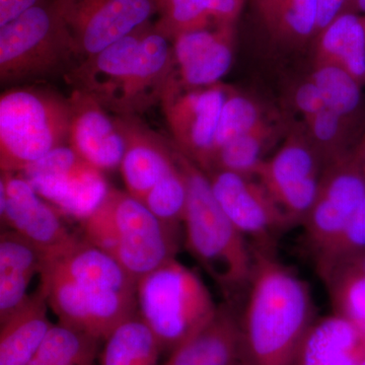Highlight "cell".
<instances>
[{
    "instance_id": "7402d4cb",
    "label": "cell",
    "mask_w": 365,
    "mask_h": 365,
    "mask_svg": "<svg viewBox=\"0 0 365 365\" xmlns=\"http://www.w3.org/2000/svg\"><path fill=\"white\" fill-rule=\"evenodd\" d=\"M45 254L14 230L0 237V323L29 299L31 281L42 270Z\"/></svg>"
},
{
    "instance_id": "484cf974",
    "label": "cell",
    "mask_w": 365,
    "mask_h": 365,
    "mask_svg": "<svg viewBox=\"0 0 365 365\" xmlns=\"http://www.w3.org/2000/svg\"><path fill=\"white\" fill-rule=\"evenodd\" d=\"M271 37L287 45H302L316 33L318 0H255Z\"/></svg>"
},
{
    "instance_id": "2e32d148",
    "label": "cell",
    "mask_w": 365,
    "mask_h": 365,
    "mask_svg": "<svg viewBox=\"0 0 365 365\" xmlns=\"http://www.w3.org/2000/svg\"><path fill=\"white\" fill-rule=\"evenodd\" d=\"M232 30V26H222L174 38V79L178 85L198 88L220 83L234 60Z\"/></svg>"
},
{
    "instance_id": "5bb4252c",
    "label": "cell",
    "mask_w": 365,
    "mask_h": 365,
    "mask_svg": "<svg viewBox=\"0 0 365 365\" xmlns=\"http://www.w3.org/2000/svg\"><path fill=\"white\" fill-rule=\"evenodd\" d=\"M1 220L16 234L41 250L45 256L66 249L78 237L72 235L61 213L45 202L23 176L1 173Z\"/></svg>"
},
{
    "instance_id": "f1b7e54d",
    "label": "cell",
    "mask_w": 365,
    "mask_h": 365,
    "mask_svg": "<svg viewBox=\"0 0 365 365\" xmlns=\"http://www.w3.org/2000/svg\"><path fill=\"white\" fill-rule=\"evenodd\" d=\"M98 341L61 324L53 326L29 365H93Z\"/></svg>"
},
{
    "instance_id": "ba28073f",
    "label": "cell",
    "mask_w": 365,
    "mask_h": 365,
    "mask_svg": "<svg viewBox=\"0 0 365 365\" xmlns=\"http://www.w3.org/2000/svg\"><path fill=\"white\" fill-rule=\"evenodd\" d=\"M23 177L61 215L83 222L104 200L110 187L102 170L61 145L21 172Z\"/></svg>"
},
{
    "instance_id": "4fadbf2b",
    "label": "cell",
    "mask_w": 365,
    "mask_h": 365,
    "mask_svg": "<svg viewBox=\"0 0 365 365\" xmlns=\"http://www.w3.org/2000/svg\"><path fill=\"white\" fill-rule=\"evenodd\" d=\"M365 199V177L354 151L327 163L318 197L302 223L314 254L332 242Z\"/></svg>"
},
{
    "instance_id": "836d02e7",
    "label": "cell",
    "mask_w": 365,
    "mask_h": 365,
    "mask_svg": "<svg viewBox=\"0 0 365 365\" xmlns=\"http://www.w3.org/2000/svg\"><path fill=\"white\" fill-rule=\"evenodd\" d=\"M365 250V199L344 228L332 242L319 250L316 257L317 271Z\"/></svg>"
},
{
    "instance_id": "8fae6325",
    "label": "cell",
    "mask_w": 365,
    "mask_h": 365,
    "mask_svg": "<svg viewBox=\"0 0 365 365\" xmlns=\"http://www.w3.org/2000/svg\"><path fill=\"white\" fill-rule=\"evenodd\" d=\"M216 201L252 248L275 253L281 235L294 227L268 190L254 177L222 170L206 172Z\"/></svg>"
},
{
    "instance_id": "ffe728a7",
    "label": "cell",
    "mask_w": 365,
    "mask_h": 365,
    "mask_svg": "<svg viewBox=\"0 0 365 365\" xmlns=\"http://www.w3.org/2000/svg\"><path fill=\"white\" fill-rule=\"evenodd\" d=\"M365 357V326L340 314L314 319L292 365H359Z\"/></svg>"
},
{
    "instance_id": "83f0119b",
    "label": "cell",
    "mask_w": 365,
    "mask_h": 365,
    "mask_svg": "<svg viewBox=\"0 0 365 365\" xmlns=\"http://www.w3.org/2000/svg\"><path fill=\"white\" fill-rule=\"evenodd\" d=\"M277 129V126L264 119L253 130L237 137L218 150L206 172L222 170L255 178L259 167L265 160L266 151L275 140Z\"/></svg>"
},
{
    "instance_id": "74e56055",
    "label": "cell",
    "mask_w": 365,
    "mask_h": 365,
    "mask_svg": "<svg viewBox=\"0 0 365 365\" xmlns=\"http://www.w3.org/2000/svg\"><path fill=\"white\" fill-rule=\"evenodd\" d=\"M48 0H0V28Z\"/></svg>"
},
{
    "instance_id": "4dcf8cb0",
    "label": "cell",
    "mask_w": 365,
    "mask_h": 365,
    "mask_svg": "<svg viewBox=\"0 0 365 365\" xmlns=\"http://www.w3.org/2000/svg\"><path fill=\"white\" fill-rule=\"evenodd\" d=\"M264 119L260 106L253 98L228 91L216 128L210 165L216 153L225 144L253 130Z\"/></svg>"
},
{
    "instance_id": "f35d334b",
    "label": "cell",
    "mask_w": 365,
    "mask_h": 365,
    "mask_svg": "<svg viewBox=\"0 0 365 365\" xmlns=\"http://www.w3.org/2000/svg\"><path fill=\"white\" fill-rule=\"evenodd\" d=\"M346 1L347 0H318V18L314 36L322 32L342 13Z\"/></svg>"
},
{
    "instance_id": "9a60e30c",
    "label": "cell",
    "mask_w": 365,
    "mask_h": 365,
    "mask_svg": "<svg viewBox=\"0 0 365 365\" xmlns=\"http://www.w3.org/2000/svg\"><path fill=\"white\" fill-rule=\"evenodd\" d=\"M71 128L68 144L93 167L105 172L120 167L125 153L123 134L104 106L86 91L76 90L68 98Z\"/></svg>"
},
{
    "instance_id": "3957f363",
    "label": "cell",
    "mask_w": 365,
    "mask_h": 365,
    "mask_svg": "<svg viewBox=\"0 0 365 365\" xmlns=\"http://www.w3.org/2000/svg\"><path fill=\"white\" fill-rule=\"evenodd\" d=\"M176 148V146H175ZM187 184L186 247L228 302L248 290L254 268L252 248L216 201L206 173L176 148Z\"/></svg>"
},
{
    "instance_id": "6da1fadb",
    "label": "cell",
    "mask_w": 365,
    "mask_h": 365,
    "mask_svg": "<svg viewBox=\"0 0 365 365\" xmlns=\"http://www.w3.org/2000/svg\"><path fill=\"white\" fill-rule=\"evenodd\" d=\"M40 279L59 324L98 340L138 313L137 281L86 239L45 256Z\"/></svg>"
},
{
    "instance_id": "44dd1931",
    "label": "cell",
    "mask_w": 365,
    "mask_h": 365,
    "mask_svg": "<svg viewBox=\"0 0 365 365\" xmlns=\"http://www.w3.org/2000/svg\"><path fill=\"white\" fill-rule=\"evenodd\" d=\"M165 365H241V324L232 302L170 353Z\"/></svg>"
},
{
    "instance_id": "7a4b0ae2",
    "label": "cell",
    "mask_w": 365,
    "mask_h": 365,
    "mask_svg": "<svg viewBox=\"0 0 365 365\" xmlns=\"http://www.w3.org/2000/svg\"><path fill=\"white\" fill-rule=\"evenodd\" d=\"M254 268L241 324V365H292L314 321L307 282L276 259L252 248Z\"/></svg>"
},
{
    "instance_id": "603a6c76",
    "label": "cell",
    "mask_w": 365,
    "mask_h": 365,
    "mask_svg": "<svg viewBox=\"0 0 365 365\" xmlns=\"http://www.w3.org/2000/svg\"><path fill=\"white\" fill-rule=\"evenodd\" d=\"M41 288L30 294L0 330V365H29L53 326Z\"/></svg>"
},
{
    "instance_id": "8d00e7d4",
    "label": "cell",
    "mask_w": 365,
    "mask_h": 365,
    "mask_svg": "<svg viewBox=\"0 0 365 365\" xmlns=\"http://www.w3.org/2000/svg\"><path fill=\"white\" fill-rule=\"evenodd\" d=\"M294 103L297 111L302 113L304 118L312 116L326 108L321 91L312 79L297 86L294 91Z\"/></svg>"
},
{
    "instance_id": "1f68e13d",
    "label": "cell",
    "mask_w": 365,
    "mask_h": 365,
    "mask_svg": "<svg viewBox=\"0 0 365 365\" xmlns=\"http://www.w3.org/2000/svg\"><path fill=\"white\" fill-rule=\"evenodd\" d=\"M143 203L160 222L173 230H179L187 204L186 180L179 163L176 169L163 177L150 190Z\"/></svg>"
},
{
    "instance_id": "60d3db41",
    "label": "cell",
    "mask_w": 365,
    "mask_h": 365,
    "mask_svg": "<svg viewBox=\"0 0 365 365\" xmlns=\"http://www.w3.org/2000/svg\"><path fill=\"white\" fill-rule=\"evenodd\" d=\"M355 155H356L357 160L361 167L362 173H364L365 177V137L362 139L361 143L357 146L356 150H354Z\"/></svg>"
},
{
    "instance_id": "d6a6232c",
    "label": "cell",
    "mask_w": 365,
    "mask_h": 365,
    "mask_svg": "<svg viewBox=\"0 0 365 365\" xmlns=\"http://www.w3.org/2000/svg\"><path fill=\"white\" fill-rule=\"evenodd\" d=\"M304 121L309 137H311L309 141L327 162L347 153L341 145L344 140L343 137L349 120L328 108H324L316 114L304 118Z\"/></svg>"
},
{
    "instance_id": "d590c367",
    "label": "cell",
    "mask_w": 365,
    "mask_h": 365,
    "mask_svg": "<svg viewBox=\"0 0 365 365\" xmlns=\"http://www.w3.org/2000/svg\"><path fill=\"white\" fill-rule=\"evenodd\" d=\"M324 283L365 276V250L318 271Z\"/></svg>"
},
{
    "instance_id": "e575fe53",
    "label": "cell",
    "mask_w": 365,
    "mask_h": 365,
    "mask_svg": "<svg viewBox=\"0 0 365 365\" xmlns=\"http://www.w3.org/2000/svg\"><path fill=\"white\" fill-rule=\"evenodd\" d=\"M334 314L365 326V276L325 283Z\"/></svg>"
},
{
    "instance_id": "b9f144b4",
    "label": "cell",
    "mask_w": 365,
    "mask_h": 365,
    "mask_svg": "<svg viewBox=\"0 0 365 365\" xmlns=\"http://www.w3.org/2000/svg\"><path fill=\"white\" fill-rule=\"evenodd\" d=\"M361 24H362V26H364V35H365V16H361Z\"/></svg>"
},
{
    "instance_id": "52a82bcc",
    "label": "cell",
    "mask_w": 365,
    "mask_h": 365,
    "mask_svg": "<svg viewBox=\"0 0 365 365\" xmlns=\"http://www.w3.org/2000/svg\"><path fill=\"white\" fill-rule=\"evenodd\" d=\"M76 59L81 62L53 0L29 9L0 28L2 83H21L62 73Z\"/></svg>"
},
{
    "instance_id": "7c38bea8",
    "label": "cell",
    "mask_w": 365,
    "mask_h": 365,
    "mask_svg": "<svg viewBox=\"0 0 365 365\" xmlns=\"http://www.w3.org/2000/svg\"><path fill=\"white\" fill-rule=\"evenodd\" d=\"M227 93L222 83L186 88L173 79L160 101L175 146L203 170L210 165L216 128Z\"/></svg>"
},
{
    "instance_id": "277c9868",
    "label": "cell",
    "mask_w": 365,
    "mask_h": 365,
    "mask_svg": "<svg viewBox=\"0 0 365 365\" xmlns=\"http://www.w3.org/2000/svg\"><path fill=\"white\" fill-rule=\"evenodd\" d=\"M81 223L83 239L113 257L137 282L176 258L178 230L160 222L128 192L110 188Z\"/></svg>"
},
{
    "instance_id": "ab89813d",
    "label": "cell",
    "mask_w": 365,
    "mask_h": 365,
    "mask_svg": "<svg viewBox=\"0 0 365 365\" xmlns=\"http://www.w3.org/2000/svg\"><path fill=\"white\" fill-rule=\"evenodd\" d=\"M343 11H349L354 13L355 11H362L365 13V0H347Z\"/></svg>"
},
{
    "instance_id": "8992f818",
    "label": "cell",
    "mask_w": 365,
    "mask_h": 365,
    "mask_svg": "<svg viewBox=\"0 0 365 365\" xmlns=\"http://www.w3.org/2000/svg\"><path fill=\"white\" fill-rule=\"evenodd\" d=\"M138 314L172 353L205 325L217 306L198 274L176 258L137 282Z\"/></svg>"
},
{
    "instance_id": "d4e9b609",
    "label": "cell",
    "mask_w": 365,
    "mask_h": 365,
    "mask_svg": "<svg viewBox=\"0 0 365 365\" xmlns=\"http://www.w3.org/2000/svg\"><path fill=\"white\" fill-rule=\"evenodd\" d=\"M317 38V64L340 67L360 85H365V35L361 16L343 11Z\"/></svg>"
},
{
    "instance_id": "30bf717a",
    "label": "cell",
    "mask_w": 365,
    "mask_h": 365,
    "mask_svg": "<svg viewBox=\"0 0 365 365\" xmlns=\"http://www.w3.org/2000/svg\"><path fill=\"white\" fill-rule=\"evenodd\" d=\"M306 137L290 136L255 175L294 227L302 225L313 208L327 165L323 162L328 163Z\"/></svg>"
},
{
    "instance_id": "e0dca14e",
    "label": "cell",
    "mask_w": 365,
    "mask_h": 365,
    "mask_svg": "<svg viewBox=\"0 0 365 365\" xmlns=\"http://www.w3.org/2000/svg\"><path fill=\"white\" fill-rule=\"evenodd\" d=\"M115 120L125 140L120 165L125 186L130 195L143 203L158 181L178 167L176 148L168 145L132 116Z\"/></svg>"
},
{
    "instance_id": "4316f807",
    "label": "cell",
    "mask_w": 365,
    "mask_h": 365,
    "mask_svg": "<svg viewBox=\"0 0 365 365\" xmlns=\"http://www.w3.org/2000/svg\"><path fill=\"white\" fill-rule=\"evenodd\" d=\"M105 340L101 365H158L163 351L138 313L120 324Z\"/></svg>"
},
{
    "instance_id": "ac0fdd59",
    "label": "cell",
    "mask_w": 365,
    "mask_h": 365,
    "mask_svg": "<svg viewBox=\"0 0 365 365\" xmlns=\"http://www.w3.org/2000/svg\"><path fill=\"white\" fill-rule=\"evenodd\" d=\"M174 76V53L170 40L155 31V26L148 25L116 112L122 116H132L162 101Z\"/></svg>"
},
{
    "instance_id": "cb8c5ba5",
    "label": "cell",
    "mask_w": 365,
    "mask_h": 365,
    "mask_svg": "<svg viewBox=\"0 0 365 365\" xmlns=\"http://www.w3.org/2000/svg\"><path fill=\"white\" fill-rule=\"evenodd\" d=\"M245 0H158L155 31L172 41L181 34L234 26Z\"/></svg>"
},
{
    "instance_id": "f546056e",
    "label": "cell",
    "mask_w": 365,
    "mask_h": 365,
    "mask_svg": "<svg viewBox=\"0 0 365 365\" xmlns=\"http://www.w3.org/2000/svg\"><path fill=\"white\" fill-rule=\"evenodd\" d=\"M312 81L318 86L326 108L349 120L361 106V85L348 72L332 64H317Z\"/></svg>"
},
{
    "instance_id": "9c48e42d",
    "label": "cell",
    "mask_w": 365,
    "mask_h": 365,
    "mask_svg": "<svg viewBox=\"0 0 365 365\" xmlns=\"http://www.w3.org/2000/svg\"><path fill=\"white\" fill-rule=\"evenodd\" d=\"M81 61L148 25L158 0H53Z\"/></svg>"
},
{
    "instance_id": "d6986e66",
    "label": "cell",
    "mask_w": 365,
    "mask_h": 365,
    "mask_svg": "<svg viewBox=\"0 0 365 365\" xmlns=\"http://www.w3.org/2000/svg\"><path fill=\"white\" fill-rule=\"evenodd\" d=\"M148 26V24L137 29L130 35L79 62L71 72L79 90L90 93L104 107L116 111Z\"/></svg>"
},
{
    "instance_id": "5b68a950",
    "label": "cell",
    "mask_w": 365,
    "mask_h": 365,
    "mask_svg": "<svg viewBox=\"0 0 365 365\" xmlns=\"http://www.w3.org/2000/svg\"><path fill=\"white\" fill-rule=\"evenodd\" d=\"M71 104L54 91L16 88L0 97V168L21 174L50 151L68 143Z\"/></svg>"
},
{
    "instance_id": "7bdbcfd3",
    "label": "cell",
    "mask_w": 365,
    "mask_h": 365,
    "mask_svg": "<svg viewBox=\"0 0 365 365\" xmlns=\"http://www.w3.org/2000/svg\"><path fill=\"white\" fill-rule=\"evenodd\" d=\"M359 365H365V357L364 359L361 360V361H360Z\"/></svg>"
}]
</instances>
